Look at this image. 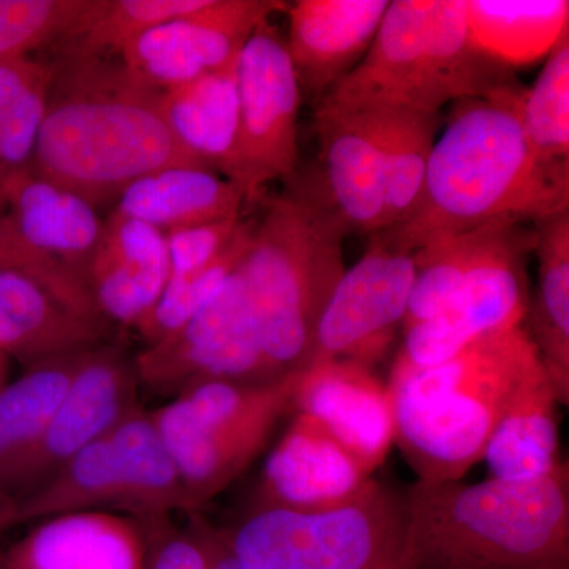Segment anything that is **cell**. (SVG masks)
Returning a JSON list of instances; mask_svg holds the SVG:
<instances>
[{
  "label": "cell",
  "mask_w": 569,
  "mask_h": 569,
  "mask_svg": "<svg viewBox=\"0 0 569 569\" xmlns=\"http://www.w3.org/2000/svg\"><path fill=\"white\" fill-rule=\"evenodd\" d=\"M146 531L144 569H208L203 520L187 527L173 518L141 520Z\"/></svg>",
  "instance_id": "d590c367"
},
{
  "label": "cell",
  "mask_w": 569,
  "mask_h": 569,
  "mask_svg": "<svg viewBox=\"0 0 569 569\" xmlns=\"http://www.w3.org/2000/svg\"><path fill=\"white\" fill-rule=\"evenodd\" d=\"M539 366L523 325L482 337L440 365L415 367L396 358L387 385L395 443L418 479L462 481L481 462L520 383Z\"/></svg>",
  "instance_id": "277c9868"
},
{
  "label": "cell",
  "mask_w": 569,
  "mask_h": 569,
  "mask_svg": "<svg viewBox=\"0 0 569 569\" xmlns=\"http://www.w3.org/2000/svg\"><path fill=\"white\" fill-rule=\"evenodd\" d=\"M287 3L274 0H209L127 44L119 62L130 77L163 93L233 66L258 26Z\"/></svg>",
  "instance_id": "5bb4252c"
},
{
  "label": "cell",
  "mask_w": 569,
  "mask_h": 569,
  "mask_svg": "<svg viewBox=\"0 0 569 569\" xmlns=\"http://www.w3.org/2000/svg\"><path fill=\"white\" fill-rule=\"evenodd\" d=\"M348 233L320 181L296 176L266 201L239 274L272 376L309 362L318 321L346 271Z\"/></svg>",
  "instance_id": "5b68a950"
},
{
  "label": "cell",
  "mask_w": 569,
  "mask_h": 569,
  "mask_svg": "<svg viewBox=\"0 0 569 569\" xmlns=\"http://www.w3.org/2000/svg\"><path fill=\"white\" fill-rule=\"evenodd\" d=\"M475 44L505 67L546 59L568 32V0H466Z\"/></svg>",
  "instance_id": "4316f807"
},
{
  "label": "cell",
  "mask_w": 569,
  "mask_h": 569,
  "mask_svg": "<svg viewBox=\"0 0 569 569\" xmlns=\"http://www.w3.org/2000/svg\"><path fill=\"white\" fill-rule=\"evenodd\" d=\"M133 366L140 387L171 397L203 381L279 378L266 362L239 266L200 312L142 348Z\"/></svg>",
  "instance_id": "8fae6325"
},
{
  "label": "cell",
  "mask_w": 569,
  "mask_h": 569,
  "mask_svg": "<svg viewBox=\"0 0 569 569\" xmlns=\"http://www.w3.org/2000/svg\"><path fill=\"white\" fill-rule=\"evenodd\" d=\"M100 249L108 257L140 274L167 284L171 277L167 234L151 223L112 211L104 220Z\"/></svg>",
  "instance_id": "836d02e7"
},
{
  "label": "cell",
  "mask_w": 569,
  "mask_h": 569,
  "mask_svg": "<svg viewBox=\"0 0 569 569\" xmlns=\"http://www.w3.org/2000/svg\"><path fill=\"white\" fill-rule=\"evenodd\" d=\"M389 0H298L288 7V56L301 91L320 96L361 62Z\"/></svg>",
  "instance_id": "ac0fdd59"
},
{
  "label": "cell",
  "mask_w": 569,
  "mask_h": 569,
  "mask_svg": "<svg viewBox=\"0 0 569 569\" xmlns=\"http://www.w3.org/2000/svg\"><path fill=\"white\" fill-rule=\"evenodd\" d=\"M361 112L369 121L380 152L388 230L406 222L421 200L440 116L406 108Z\"/></svg>",
  "instance_id": "83f0119b"
},
{
  "label": "cell",
  "mask_w": 569,
  "mask_h": 569,
  "mask_svg": "<svg viewBox=\"0 0 569 569\" xmlns=\"http://www.w3.org/2000/svg\"><path fill=\"white\" fill-rule=\"evenodd\" d=\"M533 250L538 290L530 301V336L556 388L560 406L569 403V209L538 220Z\"/></svg>",
  "instance_id": "d4e9b609"
},
{
  "label": "cell",
  "mask_w": 569,
  "mask_h": 569,
  "mask_svg": "<svg viewBox=\"0 0 569 569\" xmlns=\"http://www.w3.org/2000/svg\"><path fill=\"white\" fill-rule=\"evenodd\" d=\"M526 91L512 81L452 103L417 209L406 222L378 233L389 246L415 253L441 236L501 219L537 223L569 209V164L539 162L523 133Z\"/></svg>",
  "instance_id": "6da1fadb"
},
{
  "label": "cell",
  "mask_w": 569,
  "mask_h": 569,
  "mask_svg": "<svg viewBox=\"0 0 569 569\" xmlns=\"http://www.w3.org/2000/svg\"><path fill=\"white\" fill-rule=\"evenodd\" d=\"M520 220L501 219L463 233L441 236L413 253L417 274L403 332L429 320L459 293L468 276L515 233Z\"/></svg>",
  "instance_id": "f1b7e54d"
},
{
  "label": "cell",
  "mask_w": 569,
  "mask_h": 569,
  "mask_svg": "<svg viewBox=\"0 0 569 569\" xmlns=\"http://www.w3.org/2000/svg\"><path fill=\"white\" fill-rule=\"evenodd\" d=\"M174 167L204 168L171 132L162 93L110 59L63 54L52 66L32 173L99 209L133 182Z\"/></svg>",
  "instance_id": "7a4b0ae2"
},
{
  "label": "cell",
  "mask_w": 569,
  "mask_h": 569,
  "mask_svg": "<svg viewBox=\"0 0 569 569\" xmlns=\"http://www.w3.org/2000/svg\"><path fill=\"white\" fill-rule=\"evenodd\" d=\"M81 356L29 367L24 376L0 388V501L10 500L14 478L36 451Z\"/></svg>",
  "instance_id": "484cf974"
},
{
  "label": "cell",
  "mask_w": 569,
  "mask_h": 569,
  "mask_svg": "<svg viewBox=\"0 0 569 569\" xmlns=\"http://www.w3.org/2000/svg\"><path fill=\"white\" fill-rule=\"evenodd\" d=\"M244 204L241 190L222 176L201 167H174L127 187L114 211L168 233L241 217Z\"/></svg>",
  "instance_id": "cb8c5ba5"
},
{
  "label": "cell",
  "mask_w": 569,
  "mask_h": 569,
  "mask_svg": "<svg viewBox=\"0 0 569 569\" xmlns=\"http://www.w3.org/2000/svg\"><path fill=\"white\" fill-rule=\"evenodd\" d=\"M203 529L206 546H208V569H247L224 545L219 530H213L206 522H203Z\"/></svg>",
  "instance_id": "f35d334b"
},
{
  "label": "cell",
  "mask_w": 569,
  "mask_h": 569,
  "mask_svg": "<svg viewBox=\"0 0 569 569\" xmlns=\"http://www.w3.org/2000/svg\"><path fill=\"white\" fill-rule=\"evenodd\" d=\"M176 140L194 160L234 183L239 137L236 62L162 93Z\"/></svg>",
  "instance_id": "603a6c76"
},
{
  "label": "cell",
  "mask_w": 569,
  "mask_h": 569,
  "mask_svg": "<svg viewBox=\"0 0 569 569\" xmlns=\"http://www.w3.org/2000/svg\"><path fill=\"white\" fill-rule=\"evenodd\" d=\"M141 520L108 511L40 519L9 549L0 569H144Z\"/></svg>",
  "instance_id": "d6986e66"
},
{
  "label": "cell",
  "mask_w": 569,
  "mask_h": 569,
  "mask_svg": "<svg viewBox=\"0 0 569 569\" xmlns=\"http://www.w3.org/2000/svg\"><path fill=\"white\" fill-rule=\"evenodd\" d=\"M293 413L316 418L370 473L395 445L388 387L373 369L356 362H312L299 370Z\"/></svg>",
  "instance_id": "e0dca14e"
},
{
  "label": "cell",
  "mask_w": 569,
  "mask_h": 569,
  "mask_svg": "<svg viewBox=\"0 0 569 569\" xmlns=\"http://www.w3.org/2000/svg\"><path fill=\"white\" fill-rule=\"evenodd\" d=\"M316 132L323 167L320 183L348 231L387 230L383 168L365 112L318 104Z\"/></svg>",
  "instance_id": "ffe728a7"
},
{
  "label": "cell",
  "mask_w": 569,
  "mask_h": 569,
  "mask_svg": "<svg viewBox=\"0 0 569 569\" xmlns=\"http://www.w3.org/2000/svg\"><path fill=\"white\" fill-rule=\"evenodd\" d=\"M97 0H0V62L74 36Z\"/></svg>",
  "instance_id": "d6a6232c"
},
{
  "label": "cell",
  "mask_w": 569,
  "mask_h": 569,
  "mask_svg": "<svg viewBox=\"0 0 569 569\" xmlns=\"http://www.w3.org/2000/svg\"><path fill=\"white\" fill-rule=\"evenodd\" d=\"M533 244L535 231L520 224L441 312L407 329L397 358L415 367L440 365L482 337L523 325L530 307L527 254Z\"/></svg>",
  "instance_id": "4fadbf2b"
},
{
  "label": "cell",
  "mask_w": 569,
  "mask_h": 569,
  "mask_svg": "<svg viewBox=\"0 0 569 569\" xmlns=\"http://www.w3.org/2000/svg\"><path fill=\"white\" fill-rule=\"evenodd\" d=\"M2 369H3V366H2V353H0V378H2Z\"/></svg>",
  "instance_id": "60d3db41"
},
{
  "label": "cell",
  "mask_w": 569,
  "mask_h": 569,
  "mask_svg": "<svg viewBox=\"0 0 569 569\" xmlns=\"http://www.w3.org/2000/svg\"><path fill=\"white\" fill-rule=\"evenodd\" d=\"M372 479L373 473L316 418L295 413L266 460L252 511L342 507L361 496Z\"/></svg>",
  "instance_id": "2e32d148"
},
{
  "label": "cell",
  "mask_w": 569,
  "mask_h": 569,
  "mask_svg": "<svg viewBox=\"0 0 569 569\" xmlns=\"http://www.w3.org/2000/svg\"><path fill=\"white\" fill-rule=\"evenodd\" d=\"M253 224L254 222H246L233 244L211 264L190 274L170 277L151 312L134 328L144 347H151L173 335L211 301L244 258L252 238Z\"/></svg>",
  "instance_id": "1f68e13d"
},
{
  "label": "cell",
  "mask_w": 569,
  "mask_h": 569,
  "mask_svg": "<svg viewBox=\"0 0 569 569\" xmlns=\"http://www.w3.org/2000/svg\"><path fill=\"white\" fill-rule=\"evenodd\" d=\"M559 407L556 388L539 366L520 383L486 445L481 460L488 463L490 478L530 481L563 466Z\"/></svg>",
  "instance_id": "7402d4cb"
},
{
  "label": "cell",
  "mask_w": 569,
  "mask_h": 569,
  "mask_svg": "<svg viewBox=\"0 0 569 569\" xmlns=\"http://www.w3.org/2000/svg\"><path fill=\"white\" fill-rule=\"evenodd\" d=\"M209 0H97L84 26L66 41L63 54L108 59L164 22L203 9Z\"/></svg>",
  "instance_id": "f546056e"
},
{
  "label": "cell",
  "mask_w": 569,
  "mask_h": 569,
  "mask_svg": "<svg viewBox=\"0 0 569 569\" xmlns=\"http://www.w3.org/2000/svg\"><path fill=\"white\" fill-rule=\"evenodd\" d=\"M239 137L234 186L247 203L260 200L272 181L298 176V116L302 91L287 44L264 21L236 61Z\"/></svg>",
  "instance_id": "30bf717a"
},
{
  "label": "cell",
  "mask_w": 569,
  "mask_h": 569,
  "mask_svg": "<svg viewBox=\"0 0 569 569\" xmlns=\"http://www.w3.org/2000/svg\"><path fill=\"white\" fill-rule=\"evenodd\" d=\"M516 81L468 32L466 0H395L365 58L318 104L438 114L448 103Z\"/></svg>",
  "instance_id": "8992f818"
},
{
  "label": "cell",
  "mask_w": 569,
  "mask_h": 569,
  "mask_svg": "<svg viewBox=\"0 0 569 569\" xmlns=\"http://www.w3.org/2000/svg\"><path fill=\"white\" fill-rule=\"evenodd\" d=\"M51 69L31 56L0 62V119L9 114L37 82L48 77Z\"/></svg>",
  "instance_id": "74e56055"
},
{
  "label": "cell",
  "mask_w": 569,
  "mask_h": 569,
  "mask_svg": "<svg viewBox=\"0 0 569 569\" xmlns=\"http://www.w3.org/2000/svg\"><path fill=\"white\" fill-rule=\"evenodd\" d=\"M51 80L52 69L9 114L0 119V186L31 167L47 112Z\"/></svg>",
  "instance_id": "e575fe53"
},
{
  "label": "cell",
  "mask_w": 569,
  "mask_h": 569,
  "mask_svg": "<svg viewBox=\"0 0 569 569\" xmlns=\"http://www.w3.org/2000/svg\"><path fill=\"white\" fill-rule=\"evenodd\" d=\"M397 569H556L569 561V468L478 485L418 479Z\"/></svg>",
  "instance_id": "3957f363"
},
{
  "label": "cell",
  "mask_w": 569,
  "mask_h": 569,
  "mask_svg": "<svg viewBox=\"0 0 569 569\" xmlns=\"http://www.w3.org/2000/svg\"><path fill=\"white\" fill-rule=\"evenodd\" d=\"M522 127L539 162L569 164V31L557 41L537 81L526 91Z\"/></svg>",
  "instance_id": "4dcf8cb0"
},
{
  "label": "cell",
  "mask_w": 569,
  "mask_h": 569,
  "mask_svg": "<svg viewBox=\"0 0 569 569\" xmlns=\"http://www.w3.org/2000/svg\"><path fill=\"white\" fill-rule=\"evenodd\" d=\"M406 518V497L373 478L342 507L254 509L219 535L247 569H397Z\"/></svg>",
  "instance_id": "ba28073f"
},
{
  "label": "cell",
  "mask_w": 569,
  "mask_h": 569,
  "mask_svg": "<svg viewBox=\"0 0 569 569\" xmlns=\"http://www.w3.org/2000/svg\"><path fill=\"white\" fill-rule=\"evenodd\" d=\"M13 526H17V505L13 500H2L0 501V538Z\"/></svg>",
  "instance_id": "ab89813d"
},
{
  "label": "cell",
  "mask_w": 569,
  "mask_h": 569,
  "mask_svg": "<svg viewBox=\"0 0 569 569\" xmlns=\"http://www.w3.org/2000/svg\"><path fill=\"white\" fill-rule=\"evenodd\" d=\"M138 388L133 359L121 348L103 343L82 353L36 451L14 478L10 500H20L39 488L140 406Z\"/></svg>",
  "instance_id": "9a60e30c"
},
{
  "label": "cell",
  "mask_w": 569,
  "mask_h": 569,
  "mask_svg": "<svg viewBox=\"0 0 569 569\" xmlns=\"http://www.w3.org/2000/svg\"><path fill=\"white\" fill-rule=\"evenodd\" d=\"M417 264L372 234L366 253L343 271L318 321L309 362L350 361L373 369L403 325Z\"/></svg>",
  "instance_id": "7c38bea8"
},
{
  "label": "cell",
  "mask_w": 569,
  "mask_h": 569,
  "mask_svg": "<svg viewBox=\"0 0 569 569\" xmlns=\"http://www.w3.org/2000/svg\"><path fill=\"white\" fill-rule=\"evenodd\" d=\"M14 505L17 526L73 511L138 520L193 515L151 411L141 403Z\"/></svg>",
  "instance_id": "9c48e42d"
},
{
  "label": "cell",
  "mask_w": 569,
  "mask_h": 569,
  "mask_svg": "<svg viewBox=\"0 0 569 569\" xmlns=\"http://www.w3.org/2000/svg\"><path fill=\"white\" fill-rule=\"evenodd\" d=\"M247 220L241 217L168 231L171 276L190 274L227 252Z\"/></svg>",
  "instance_id": "8d00e7d4"
},
{
  "label": "cell",
  "mask_w": 569,
  "mask_h": 569,
  "mask_svg": "<svg viewBox=\"0 0 569 569\" xmlns=\"http://www.w3.org/2000/svg\"><path fill=\"white\" fill-rule=\"evenodd\" d=\"M556 569H568V567H561V568H556Z\"/></svg>",
  "instance_id": "b9f144b4"
},
{
  "label": "cell",
  "mask_w": 569,
  "mask_h": 569,
  "mask_svg": "<svg viewBox=\"0 0 569 569\" xmlns=\"http://www.w3.org/2000/svg\"><path fill=\"white\" fill-rule=\"evenodd\" d=\"M298 377L299 370L266 381H203L151 411L193 515L268 448L293 413Z\"/></svg>",
  "instance_id": "52a82bcc"
},
{
  "label": "cell",
  "mask_w": 569,
  "mask_h": 569,
  "mask_svg": "<svg viewBox=\"0 0 569 569\" xmlns=\"http://www.w3.org/2000/svg\"><path fill=\"white\" fill-rule=\"evenodd\" d=\"M110 325L82 316L32 277L0 269V353L26 367L107 343Z\"/></svg>",
  "instance_id": "44dd1931"
}]
</instances>
